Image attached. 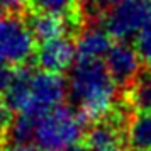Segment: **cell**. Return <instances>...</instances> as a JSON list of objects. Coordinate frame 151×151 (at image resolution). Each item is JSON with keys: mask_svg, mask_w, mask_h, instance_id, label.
Returning <instances> with one entry per match:
<instances>
[{"mask_svg": "<svg viewBox=\"0 0 151 151\" xmlns=\"http://www.w3.org/2000/svg\"><path fill=\"white\" fill-rule=\"evenodd\" d=\"M36 63L42 71L63 75L70 71L76 61V46L68 36L39 42L34 55Z\"/></svg>", "mask_w": 151, "mask_h": 151, "instance_id": "cell-6", "label": "cell"}, {"mask_svg": "<svg viewBox=\"0 0 151 151\" xmlns=\"http://www.w3.org/2000/svg\"><path fill=\"white\" fill-rule=\"evenodd\" d=\"M29 4L36 14L56 15L70 22L75 21L80 9V0H29Z\"/></svg>", "mask_w": 151, "mask_h": 151, "instance_id": "cell-13", "label": "cell"}, {"mask_svg": "<svg viewBox=\"0 0 151 151\" xmlns=\"http://www.w3.org/2000/svg\"><path fill=\"white\" fill-rule=\"evenodd\" d=\"M132 46L137 51L141 61L144 65H151V14L148 17L146 24L143 26V29L139 31V34L136 36Z\"/></svg>", "mask_w": 151, "mask_h": 151, "instance_id": "cell-14", "label": "cell"}, {"mask_svg": "<svg viewBox=\"0 0 151 151\" xmlns=\"http://www.w3.org/2000/svg\"><path fill=\"white\" fill-rule=\"evenodd\" d=\"M4 7L9 9V10H21L22 7H26L29 4V0H2Z\"/></svg>", "mask_w": 151, "mask_h": 151, "instance_id": "cell-19", "label": "cell"}, {"mask_svg": "<svg viewBox=\"0 0 151 151\" xmlns=\"http://www.w3.org/2000/svg\"><path fill=\"white\" fill-rule=\"evenodd\" d=\"M124 0H90V7L93 12H102V10H110L114 9L116 5L122 4Z\"/></svg>", "mask_w": 151, "mask_h": 151, "instance_id": "cell-17", "label": "cell"}, {"mask_svg": "<svg viewBox=\"0 0 151 151\" xmlns=\"http://www.w3.org/2000/svg\"><path fill=\"white\" fill-rule=\"evenodd\" d=\"M9 151H39V150L34 148L32 144H14Z\"/></svg>", "mask_w": 151, "mask_h": 151, "instance_id": "cell-20", "label": "cell"}, {"mask_svg": "<svg viewBox=\"0 0 151 151\" xmlns=\"http://www.w3.org/2000/svg\"><path fill=\"white\" fill-rule=\"evenodd\" d=\"M126 141L134 151H151V110L131 114Z\"/></svg>", "mask_w": 151, "mask_h": 151, "instance_id": "cell-10", "label": "cell"}, {"mask_svg": "<svg viewBox=\"0 0 151 151\" xmlns=\"http://www.w3.org/2000/svg\"><path fill=\"white\" fill-rule=\"evenodd\" d=\"M68 95V83L61 75L48 73V71H36L31 75L27 104L22 112L15 116L26 119L36 127L37 121L44 117L48 112L63 105Z\"/></svg>", "mask_w": 151, "mask_h": 151, "instance_id": "cell-3", "label": "cell"}, {"mask_svg": "<svg viewBox=\"0 0 151 151\" xmlns=\"http://www.w3.org/2000/svg\"><path fill=\"white\" fill-rule=\"evenodd\" d=\"M126 92L127 107L134 112L151 110V65H144L137 71Z\"/></svg>", "mask_w": 151, "mask_h": 151, "instance_id": "cell-9", "label": "cell"}, {"mask_svg": "<svg viewBox=\"0 0 151 151\" xmlns=\"http://www.w3.org/2000/svg\"><path fill=\"white\" fill-rule=\"evenodd\" d=\"M14 119V112L10 110V107L4 100H0V132L5 134L7 131H10Z\"/></svg>", "mask_w": 151, "mask_h": 151, "instance_id": "cell-15", "label": "cell"}, {"mask_svg": "<svg viewBox=\"0 0 151 151\" xmlns=\"http://www.w3.org/2000/svg\"><path fill=\"white\" fill-rule=\"evenodd\" d=\"M131 151H134V150H131Z\"/></svg>", "mask_w": 151, "mask_h": 151, "instance_id": "cell-24", "label": "cell"}, {"mask_svg": "<svg viewBox=\"0 0 151 151\" xmlns=\"http://www.w3.org/2000/svg\"><path fill=\"white\" fill-rule=\"evenodd\" d=\"M14 73H15V68L7 66V65H2V63H0V97L5 95L7 88L10 87V83H12Z\"/></svg>", "mask_w": 151, "mask_h": 151, "instance_id": "cell-16", "label": "cell"}, {"mask_svg": "<svg viewBox=\"0 0 151 151\" xmlns=\"http://www.w3.org/2000/svg\"><path fill=\"white\" fill-rule=\"evenodd\" d=\"M112 37L104 26H88L75 41L78 60H105L112 48Z\"/></svg>", "mask_w": 151, "mask_h": 151, "instance_id": "cell-8", "label": "cell"}, {"mask_svg": "<svg viewBox=\"0 0 151 151\" xmlns=\"http://www.w3.org/2000/svg\"><path fill=\"white\" fill-rule=\"evenodd\" d=\"M104 61L110 76L119 85V88H127L136 78L137 71L141 70V63H139L141 58L134 46H131L127 42L117 41L116 44H112Z\"/></svg>", "mask_w": 151, "mask_h": 151, "instance_id": "cell-7", "label": "cell"}, {"mask_svg": "<svg viewBox=\"0 0 151 151\" xmlns=\"http://www.w3.org/2000/svg\"><path fill=\"white\" fill-rule=\"evenodd\" d=\"M36 37L31 31L29 22L19 17H4L0 21V63L12 68H21L22 65L34 58Z\"/></svg>", "mask_w": 151, "mask_h": 151, "instance_id": "cell-4", "label": "cell"}, {"mask_svg": "<svg viewBox=\"0 0 151 151\" xmlns=\"http://www.w3.org/2000/svg\"><path fill=\"white\" fill-rule=\"evenodd\" d=\"M4 10H5V7H4V4H2V0H0V21L4 19L2 15H4Z\"/></svg>", "mask_w": 151, "mask_h": 151, "instance_id": "cell-22", "label": "cell"}, {"mask_svg": "<svg viewBox=\"0 0 151 151\" xmlns=\"http://www.w3.org/2000/svg\"><path fill=\"white\" fill-rule=\"evenodd\" d=\"M66 151H87V146H73V148H70V150H66Z\"/></svg>", "mask_w": 151, "mask_h": 151, "instance_id": "cell-21", "label": "cell"}, {"mask_svg": "<svg viewBox=\"0 0 151 151\" xmlns=\"http://www.w3.org/2000/svg\"><path fill=\"white\" fill-rule=\"evenodd\" d=\"M2 139H4V132H0V144H2Z\"/></svg>", "mask_w": 151, "mask_h": 151, "instance_id": "cell-23", "label": "cell"}, {"mask_svg": "<svg viewBox=\"0 0 151 151\" xmlns=\"http://www.w3.org/2000/svg\"><path fill=\"white\" fill-rule=\"evenodd\" d=\"M151 14V0H124L105 12L104 27L112 39L127 42L136 39Z\"/></svg>", "mask_w": 151, "mask_h": 151, "instance_id": "cell-5", "label": "cell"}, {"mask_svg": "<svg viewBox=\"0 0 151 151\" xmlns=\"http://www.w3.org/2000/svg\"><path fill=\"white\" fill-rule=\"evenodd\" d=\"M87 151H122V144L121 143L93 144V146H87Z\"/></svg>", "mask_w": 151, "mask_h": 151, "instance_id": "cell-18", "label": "cell"}, {"mask_svg": "<svg viewBox=\"0 0 151 151\" xmlns=\"http://www.w3.org/2000/svg\"><path fill=\"white\" fill-rule=\"evenodd\" d=\"M31 71L26 68H15L14 78L12 83L7 88L5 95L2 97V100L7 104L10 110L19 114L24 110L26 104H27V97H29V85H31Z\"/></svg>", "mask_w": 151, "mask_h": 151, "instance_id": "cell-12", "label": "cell"}, {"mask_svg": "<svg viewBox=\"0 0 151 151\" xmlns=\"http://www.w3.org/2000/svg\"><path fill=\"white\" fill-rule=\"evenodd\" d=\"M68 97L88 121L110 116L119 104V85L110 76L104 60H78L70 70Z\"/></svg>", "mask_w": 151, "mask_h": 151, "instance_id": "cell-1", "label": "cell"}, {"mask_svg": "<svg viewBox=\"0 0 151 151\" xmlns=\"http://www.w3.org/2000/svg\"><path fill=\"white\" fill-rule=\"evenodd\" d=\"M85 117L70 105H60L41 117L34 127L32 146L39 151H66L87 134Z\"/></svg>", "mask_w": 151, "mask_h": 151, "instance_id": "cell-2", "label": "cell"}, {"mask_svg": "<svg viewBox=\"0 0 151 151\" xmlns=\"http://www.w3.org/2000/svg\"><path fill=\"white\" fill-rule=\"evenodd\" d=\"M70 24L71 22L66 21V19L56 17V15H46V14H36V17H32L29 21L31 31L34 34L36 41L39 42L68 36Z\"/></svg>", "mask_w": 151, "mask_h": 151, "instance_id": "cell-11", "label": "cell"}]
</instances>
